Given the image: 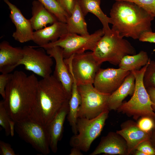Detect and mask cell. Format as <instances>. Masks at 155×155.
I'll return each mask as SVG.
<instances>
[{
    "label": "cell",
    "instance_id": "cell-1",
    "mask_svg": "<svg viewBox=\"0 0 155 155\" xmlns=\"http://www.w3.org/2000/svg\"><path fill=\"white\" fill-rule=\"evenodd\" d=\"M38 81L34 74L28 75L20 71L12 74L3 101L9 116L15 122L28 118L35 102Z\"/></svg>",
    "mask_w": 155,
    "mask_h": 155
},
{
    "label": "cell",
    "instance_id": "cell-2",
    "mask_svg": "<svg viewBox=\"0 0 155 155\" xmlns=\"http://www.w3.org/2000/svg\"><path fill=\"white\" fill-rule=\"evenodd\" d=\"M112 29L122 37L139 39L144 32L152 31L154 17L134 3L116 1L110 12Z\"/></svg>",
    "mask_w": 155,
    "mask_h": 155
},
{
    "label": "cell",
    "instance_id": "cell-3",
    "mask_svg": "<svg viewBox=\"0 0 155 155\" xmlns=\"http://www.w3.org/2000/svg\"><path fill=\"white\" fill-rule=\"evenodd\" d=\"M70 99L53 75L42 78L38 81L35 102L28 118L46 126Z\"/></svg>",
    "mask_w": 155,
    "mask_h": 155
},
{
    "label": "cell",
    "instance_id": "cell-4",
    "mask_svg": "<svg viewBox=\"0 0 155 155\" xmlns=\"http://www.w3.org/2000/svg\"><path fill=\"white\" fill-rule=\"evenodd\" d=\"M92 52L94 59L100 65L106 61L119 65L125 56L136 54L130 43L111 29L104 32Z\"/></svg>",
    "mask_w": 155,
    "mask_h": 155
},
{
    "label": "cell",
    "instance_id": "cell-5",
    "mask_svg": "<svg viewBox=\"0 0 155 155\" xmlns=\"http://www.w3.org/2000/svg\"><path fill=\"white\" fill-rule=\"evenodd\" d=\"M148 62L140 70L132 71L135 79L134 92L130 99L123 102L117 110L118 113L132 117L136 120L144 117H150L155 120V113L151 106L152 103L143 81Z\"/></svg>",
    "mask_w": 155,
    "mask_h": 155
},
{
    "label": "cell",
    "instance_id": "cell-6",
    "mask_svg": "<svg viewBox=\"0 0 155 155\" xmlns=\"http://www.w3.org/2000/svg\"><path fill=\"white\" fill-rule=\"evenodd\" d=\"M106 110L95 118L88 119L78 118L77 122L78 133L70 138L69 143L73 147L87 152L93 142L100 134L109 113Z\"/></svg>",
    "mask_w": 155,
    "mask_h": 155
},
{
    "label": "cell",
    "instance_id": "cell-7",
    "mask_svg": "<svg viewBox=\"0 0 155 155\" xmlns=\"http://www.w3.org/2000/svg\"><path fill=\"white\" fill-rule=\"evenodd\" d=\"M104 34L103 29H99L87 35L67 33L57 41L39 47L46 49L53 46H59L63 49L64 58L67 59L73 55L83 53L87 50L93 51Z\"/></svg>",
    "mask_w": 155,
    "mask_h": 155
},
{
    "label": "cell",
    "instance_id": "cell-8",
    "mask_svg": "<svg viewBox=\"0 0 155 155\" xmlns=\"http://www.w3.org/2000/svg\"><path fill=\"white\" fill-rule=\"evenodd\" d=\"M15 130L20 138L38 152L44 155L50 153V138L45 125L27 118L16 122Z\"/></svg>",
    "mask_w": 155,
    "mask_h": 155
},
{
    "label": "cell",
    "instance_id": "cell-9",
    "mask_svg": "<svg viewBox=\"0 0 155 155\" xmlns=\"http://www.w3.org/2000/svg\"><path fill=\"white\" fill-rule=\"evenodd\" d=\"M78 88L81 102L78 118L92 119L108 110V101L110 94L99 92L92 84L78 86Z\"/></svg>",
    "mask_w": 155,
    "mask_h": 155
},
{
    "label": "cell",
    "instance_id": "cell-10",
    "mask_svg": "<svg viewBox=\"0 0 155 155\" xmlns=\"http://www.w3.org/2000/svg\"><path fill=\"white\" fill-rule=\"evenodd\" d=\"M64 60L78 86L93 84L100 65L94 59L92 51L75 54Z\"/></svg>",
    "mask_w": 155,
    "mask_h": 155
},
{
    "label": "cell",
    "instance_id": "cell-11",
    "mask_svg": "<svg viewBox=\"0 0 155 155\" xmlns=\"http://www.w3.org/2000/svg\"><path fill=\"white\" fill-rule=\"evenodd\" d=\"M36 49L33 46L23 48V56L18 66L22 65L25 69L44 78L51 75L53 60L42 48Z\"/></svg>",
    "mask_w": 155,
    "mask_h": 155
},
{
    "label": "cell",
    "instance_id": "cell-12",
    "mask_svg": "<svg viewBox=\"0 0 155 155\" xmlns=\"http://www.w3.org/2000/svg\"><path fill=\"white\" fill-rule=\"evenodd\" d=\"M130 71L120 68H100L97 72L93 83L99 92L111 94L121 84Z\"/></svg>",
    "mask_w": 155,
    "mask_h": 155
},
{
    "label": "cell",
    "instance_id": "cell-13",
    "mask_svg": "<svg viewBox=\"0 0 155 155\" xmlns=\"http://www.w3.org/2000/svg\"><path fill=\"white\" fill-rule=\"evenodd\" d=\"M3 1L9 7L10 18L16 27L12 37L21 43L32 40L34 32L30 20L26 18L20 10L9 0Z\"/></svg>",
    "mask_w": 155,
    "mask_h": 155
},
{
    "label": "cell",
    "instance_id": "cell-14",
    "mask_svg": "<svg viewBox=\"0 0 155 155\" xmlns=\"http://www.w3.org/2000/svg\"><path fill=\"white\" fill-rule=\"evenodd\" d=\"M45 50L46 53L53 58L55 61V70L53 75L61 83L70 98L73 78L65 62L62 49L59 46H54Z\"/></svg>",
    "mask_w": 155,
    "mask_h": 155
},
{
    "label": "cell",
    "instance_id": "cell-15",
    "mask_svg": "<svg viewBox=\"0 0 155 155\" xmlns=\"http://www.w3.org/2000/svg\"><path fill=\"white\" fill-rule=\"evenodd\" d=\"M121 129L116 132L122 136L127 143L128 155L132 154L137 146L142 142L150 140L151 131L147 132L141 129L137 123L131 120L122 123Z\"/></svg>",
    "mask_w": 155,
    "mask_h": 155
},
{
    "label": "cell",
    "instance_id": "cell-16",
    "mask_svg": "<svg viewBox=\"0 0 155 155\" xmlns=\"http://www.w3.org/2000/svg\"><path fill=\"white\" fill-rule=\"evenodd\" d=\"M128 155L127 147L124 138L116 132L111 131L102 137L98 146L90 155L101 154Z\"/></svg>",
    "mask_w": 155,
    "mask_h": 155
},
{
    "label": "cell",
    "instance_id": "cell-17",
    "mask_svg": "<svg viewBox=\"0 0 155 155\" xmlns=\"http://www.w3.org/2000/svg\"><path fill=\"white\" fill-rule=\"evenodd\" d=\"M69 101L62 106L46 126L49 136L50 149L54 153L57 152L58 142L63 136L64 123L69 112Z\"/></svg>",
    "mask_w": 155,
    "mask_h": 155
},
{
    "label": "cell",
    "instance_id": "cell-18",
    "mask_svg": "<svg viewBox=\"0 0 155 155\" xmlns=\"http://www.w3.org/2000/svg\"><path fill=\"white\" fill-rule=\"evenodd\" d=\"M68 33L66 23L58 21L51 26L33 32L32 40L39 47L55 42Z\"/></svg>",
    "mask_w": 155,
    "mask_h": 155
},
{
    "label": "cell",
    "instance_id": "cell-19",
    "mask_svg": "<svg viewBox=\"0 0 155 155\" xmlns=\"http://www.w3.org/2000/svg\"><path fill=\"white\" fill-rule=\"evenodd\" d=\"M23 56L22 48L14 47L3 41L0 44V71L10 73L16 67Z\"/></svg>",
    "mask_w": 155,
    "mask_h": 155
},
{
    "label": "cell",
    "instance_id": "cell-20",
    "mask_svg": "<svg viewBox=\"0 0 155 155\" xmlns=\"http://www.w3.org/2000/svg\"><path fill=\"white\" fill-rule=\"evenodd\" d=\"M135 87V77L131 71L120 86L109 95L108 101V110H117L126 97L133 95Z\"/></svg>",
    "mask_w": 155,
    "mask_h": 155
},
{
    "label": "cell",
    "instance_id": "cell-21",
    "mask_svg": "<svg viewBox=\"0 0 155 155\" xmlns=\"http://www.w3.org/2000/svg\"><path fill=\"white\" fill-rule=\"evenodd\" d=\"M32 5V16L30 20L33 30L41 29L48 24H52L58 21L38 0H34Z\"/></svg>",
    "mask_w": 155,
    "mask_h": 155
},
{
    "label": "cell",
    "instance_id": "cell-22",
    "mask_svg": "<svg viewBox=\"0 0 155 155\" xmlns=\"http://www.w3.org/2000/svg\"><path fill=\"white\" fill-rule=\"evenodd\" d=\"M84 16L78 2L75 0L73 9L66 22L68 33L81 35L89 34Z\"/></svg>",
    "mask_w": 155,
    "mask_h": 155
},
{
    "label": "cell",
    "instance_id": "cell-23",
    "mask_svg": "<svg viewBox=\"0 0 155 155\" xmlns=\"http://www.w3.org/2000/svg\"><path fill=\"white\" fill-rule=\"evenodd\" d=\"M73 78L71 93L69 101V110L67 119L71 127L72 131L74 134L78 133L77 122L78 113L81 104V97L75 79L73 74L70 72Z\"/></svg>",
    "mask_w": 155,
    "mask_h": 155
},
{
    "label": "cell",
    "instance_id": "cell-24",
    "mask_svg": "<svg viewBox=\"0 0 155 155\" xmlns=\"http://www.w3.org/2000/svg\"><path fill=\"white\" fill-rule=\"evenodd\" d=\"M77 0L85 16L88 13H91L95 15L101 22L104 32L111 29L109 24H112L111 20L102 11L100 6V3L97 0Z\"/></svg>",
    "mask_w": 155,
    "mask_h": 155
},
{
    "label": "cell",
    "instance_id": "cell-25",
    "mask_svg": "<svg viewBox=\"0 0 155 155\" xmlns=\"http://www.w3.org/2000/svg\"><path fill=\"white\" fill-rule=\"evenodd\" d=\"M150 60L147 53L141 51L137 54L125 56L118 65L119 68L125 70H138L146 65Z\"/></svg>",
    "mask_w": 155,
    "mask_h": 155
},
{
    "label": "cell",
    "instance_id": "cell-26",
    "mask_svg": "<svg viewBox=\"0 0 155 155\" xmlns=\"http://www.w3.org/2000/svg\"><path fill=\"white\" fill-rule=\"evenodd\" d=\"M58 21L66 23L69 17L62 8L57 0H38Z\"/></svg>",
    "mask_w": 155,
    "mask_h": 155
},
{
    "label": "cell",
    "instance_id": "cell-27",
    "mask_svg": "<svg viewBox=\"0 0 155 155\" xmlns=\"http://www.w3.org/2000/svg\"><path fill=\"white\" fill-rule=\"evenodd\" d=\"M143 83L145 88H155V61H149L144 72Z\"/></svg>",
    "mask_w": 155,
    "mask_h": 155
},
{
    "label": "cell",
    "instance_id": "cell-28",
    "mask_svg": "<svg viewBox=\"0 0 155 155\" xmlns=\"http://www.w3.org/2000/svg\"><path fill=\"white\" fill-rule=\"evenodd\" d=\"M11 118L9 116L3 104V101L0 102V125L4 129L5 135H10L9 121Z\"/></svg>",
    "mask_w": 155,
    "mask_h": 155
},
{
    "label": "cell",
    "instance_id": "cell-29",
    "mask_svg": "<svg viewBox=\"0 0 155 155\" xmlns=\"http://www.w3.org/2000/svg\"><path fill=\"white\" fill-rule=\"evenodd\" d=\"M123 1L134 3L155 17V0H115Z\"/></svg>",
    "mask_w": 155,
    "mask_h": 155
},
{
    "label": "cell",
    "instance_id": "cell-30",
    "mask_svg": "<svg viewBox=\"0 0 155 155\" xmlns=\"http://www.w3.org/2000/svg\"><path fill=\"white\" fill-rule=\"evenodd\" d=\"M139 127L147 132L151 131L155 125V120L148 117H144L139 119L137 122Z\"/></svg>",
    "mask_w": 155,
    "mask_h": 155
},
{
    "label": "cell",
    "instance_id": "cell-31",
    "mask_svg": "<svg viewBox=\"0 0 155 155\" xmlns=\"http://www.w3.org/2000/svg\"><path fill=\"white\" fill-rule=\"evenodd\" d=\"M135 150L142 151L146 155H155V146L150 140H146L141 142Z\"/></svg>",
    "mask_w": 155,
    "mask_h": 155
},
{
    "label": "cell",
    "instance_id": "cell-32",
    "mask_svg": "<svg viewBox=\"0 0 155 155\" xmlns=\"http://www.w3.org/2000/svg\"><path fill=\"white\" fill-rule=\"evenodd\" d=\"M12 73H1L0 75V94L3 99L5 97V89Z\"/></svg>",
    "mask_w": 155,
    "mask_h": 155
},
{
    "label": "cell",
    "instance_id": "cell-33",
    "mask_svg": "<svg viewBox=\"0 0 155 155\" xmlns=\"http://www.w3.org/2000/svg\"><path fill=\"white\" fill-rule=\"evenodd\" d=\"M62 8L70 16L74 7L75 0H57Z\"/></svg>",
    "mask_w": 155,
    "mask_h": 155
},
{
    "label": "cell",
    "instance_id": "cell-34",
    "mask_svg": "<svg viewBox=\"0 0 155 155\" xmlns=\"http://www.w3.org/2000/svg\"><path fill=\"white\" fill-rule=\"evenodd\" d=\"M0 154L1 155H16V154L9 143L0 141Z\"/></svg>",
    "mask_w": 155,
    "mask_h": 155
},
{
    "label": "cell",
    "instance_id": "cell-35",
    "mask_svg": "<svg viewBox=\"0 0 155 155\" xmlns=\"http://www.w3.org/2000/svg\"><path fill=\"white\" fill-rule=\"evenodd\" d=\"M141 42L155 43V32L147 31L143 33L139 39Z\"/></svg>",
    "mask_w": 155,
    "mask_h": 155
},
{
    "label": "cell",
    "instance_id": "cell-36",
    "mask_svg": "<svg viewBox=\"0 0 155 155\" xmlns=\"http://www.w3.org/2000/svg\"><path fill=\"white\" fill-rule=\"evenodd\" d=\"M146 89L152 103L151 105L152 108L155 113V88L150 87Z\"/></svg>",
    "mask_w": 155,
    "mask_h": 155
},
{
    "label": "cell",
    "instance_id": "cell-37",
    "mask_svg": "<svg viewBox=\"0 0 155 155\" xmlns=\"http://www.w3.org/2000/svg\"><path fill=\"white\" fill-rule=\"evenodd\" d=\"M82 151L78 148L73 147L71 150L70 155H82L83 154L81 152Z\"/></svg>",
    "mask_w": 155,
    "mask_h": 155
},
{
    "label": "cell",
    "instance_id": "cell-38",
    "mask_svg": "<svg viewBox=\"0 0 155 155\" xmlns=\"http://www.w3.org/2000/svg\"><path fill=\"white\" fill-rule=\"evenodd\" d=\"M9 122L11 131L10 135L11 137H13L14 135V131L16 122L11 119Z\"/></svg>",
    "mask_w": 155,
    "mask_h": 155
},
{
    "label": "cell",
    "instance_id": "cell-39",
    "mask_svg": "<svg viewBox=\"0 0 155 155\" xmlns=\"http://www.w3.org/2000/svg\"><path fill=\"white\" fill-rule=\"evenodd\" d=\"M150 140L155 146V125L151 131V136Z\"/></svg>",
    "mask_w": 155,
    "mask_h": 155
},
{
    "label": "cell",
    "instance_id": "cell-40",
    "mask_svg": "<svg viewBox=\"0 0 155 155\" xmlns=\"http://www.w3.org/2000/svg\"><path fill=\"white\" fill-rule=\"evenodd\" d=\"M132 155H146V154L142 152L137 150H135L132 153Z\"/></svg>",
    "mask_w": 155,
    "mask_h": 155
},
{
    "label": "cell",
    "instance_id": "cell-41",
    "mask_svg": "<svg viewBox=\"0 0 155 155\" xmlns=\"http://www.w3.org/2000/svg\"><path fill=\"white\" fill-rule=\"evenodd\" d=\"M100 3L101 0H97Z\"/></svg>",
    "mask_w": 155,
    "mask_h": 155
}]
</instances>
